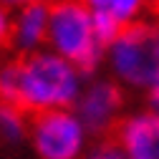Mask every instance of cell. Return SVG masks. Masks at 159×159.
Returning a JSON list of instances; mask_svg holds the SVG:
<instances>
[{
	"instance_id": "6da1fadb",
	"label": "cell",
	"mask_w": 159,
	"mask_h": 159,
	"mask_svg": "<svg viewBox=\"0 0 159 159\" xmlns=\"http://www.w3.org/2000/svg\"><path fill=\"white\" fill-rule=\"evenodd\" d=\"M15 104L28 116L48 109H68L81 93V71L51 48L13 58Z\"/></svg>"
},
{
	"instance_id": "7a4b0ae2",
	"label": "cell",
	"mask_w": 159,
	"mask_h": 159,
	"mask_svg": "<svg viewBox=\"0 0 159 159\" xmlns=\"http://www.w3.org/2000/svg\"><path fill=\"white\" fill-rule=\"evenodd\" d=\"M48 48L84 76L96 71L104 48L93 33V10L81 0H53L48 5Z\"/></svg>"
},
{
	"instance_id": "3957f363",
	"label": "cell",
	"mask_w": 159,
	"mask_h": 159,
	"mask_svg": "<svg viewBox=\"0 0 159 159\" xmlns=\"http://www.w3.org/2000/svg\"><path fill=\"white\" fill-rule=\"evenodd\" d=\"M109 63L119 81L149 89L159 73V20H139L109 46Z\"/></svg>"
},
{
	"instance_id": "277c9868",
	"label": "cell",
	"mask_w": 159,
	"mask_h": 159,
	"mask_svg": "<svg viewBox=\"0 0 159 159\" xmlns=\"http://www.w3.org/2000/svg\"><path fill=\"white\" fill-rule=\"evenodd\" d=\"M28 131L43 159H73L81 149L84 126L68 109L35 111L28 119Z\"/></svg>"
},
{
	"instance_id": "5b68a950",
	"label": "cell",
	"mask_w": 159,
	"mask_h": 159,
	"mask_svg": "<svg viewBox=\"0 0 159 159\" xmlns=\"http://www.w3.org/2000/svg\"><path fill=\"white\" fill-rule=\"evenodd\" d=\"M124 106V93L116 81H96L76 98V116L84 129L104 136L119 119Z\"/></svg>"
},
{
	"instance_id": "8992f818",
	"label": "cell",
	"mask_w": 159,
	"mask_h": 159,
	"mask_svg": "<svg viewBox=\"0 0 159 159\" xmlns=\"http://www.w3.org/2000/svg\"><path fill=\"white\" fill-rule=\"evenodd\" d=\"M124 147L129 159H159V114L121 116L106 131Z\"/></svg>"
},
{
	"instance_id": "52a82bcc",
	"label": "cell",
	"mask_w": 159,
	"mask_h": 159,
	"mask_svg": "<svg viewBox=\"0 0 159 159\" xmlns=\"http://www.w3.org/2000/svg\"><path fill=\"white\" fill-rule=\"evenodd\" d=\"M10 46L18 51V56H28L48 46V5L46 3L28 5L13 13Z\"/></svg>"
},
{
	"instance_id": "ba28073f",
	"label": "cell",
	"mask_w": 159,
	"mask_h": 159,
	"mask_svg": "<svg viewBox=\"0 0 159 159\" xmlns=\"http://www.w3.org/2000/svg\"><path fill=\"white\" fill-rule=\"evenodd\" d=\"M152 5H154V0H114L109 13L121 25H131V23L144 20V15L152 10Z\"/></svg>"
},
{
	"instance_id": "9c48e42d",
	"label": "cell",
	"mask_w": 159,
	"mask_h": 159,
	"mask_svg": "<svg viewBox=\"0 0 159 159\" xmlns=\"http://www.w3.org/2000/svg\"><path fill=\"white\" fill-rule=\"evenodd\" d=\"M126 25H121L109 10H93V33H96V41L104 51H109V46L121 35Z\"/></svg>"
},
{
	"instance_id": "30bf717a",
	"label": "cell",
	"mask_w": 159,
	"mask_h": 159,
	"mask_svg": "<svg viewBox=\"0 0 159 159\" xmlns=\"http://www.w3.org/2000/svg\"><path fill=\"white\" fill-rule=\"evenodd\" d=\"M86 159H129L124 147L116 142L114 136L104 134V136H98V142L93 144V149L86 154Z\"/></svg>"
},
{
	"instance_id": "8fae6325",
	"label": "cell",
	"mask_w": 159,
	"mask_h": 159,
	"mask_svg": "<svg viewBox=\"0 0 159 159\" xmlns=\"http://www.w3.org/2000/svg\"><path fill=\"white\" fill-rule=\"evenodd\" d=\"M10 35H13V10L0 3V51L10 46Z\"/></svg>"
},
{
	"instance_id": "7c38bea8",
	"label": "cell",
	"mask_w": 159,
	"mask_h": 159,
	"mask_svg": "<svg viewBox=\"0 0 159 159\" xmlns=\"http://www.w3.org/2000/svg\"><path fill=\"white\" fill-rule=\"evenodd\" d=\"M147 101H149L152 111H154V114H159V73H157L154 81H152V86L147 89Z\"/></svg>"
},
{
	"instance_id": "4fadbf2b",
	"label": "cell",
	"mask_w": 159,
	"mask_h": 159,
	"mask_svg": "<svg viewBox=\"0 0 159 159\" xmlns=\"http://www.w3.org/2000/svg\"><path fill=\"white\" fill-rule=\"evenodd\" d=\"M5 8H10V10H20V8H28V5H38V3H46V5H51L53 0H0Z\"/></svg>"
},
{
	"instance_id": "5bb4252c",
	"label": "cell",
	"mask_w": 159,
	"mask_h": 159,
	"mask_svg": "<svg viewBox=\"0 0 159 159\" xmlns=\"http://www.w3.org/2000/svg\"><path fill=\"white\" fill-rule=\"evenodd\" d=\"M84 5H89L91 10H109L114 0H81Z\"/></svg>"
}]
</instances>
